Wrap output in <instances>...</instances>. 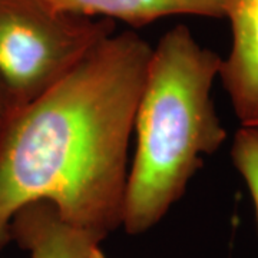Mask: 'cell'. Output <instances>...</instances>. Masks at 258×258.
Wrapping results in <instances>:
<instances>
[{
	"label": "cell",
	"mask_w": 258,
	"mask_h": 258,
	"mask_svg": "<svg viewBox=\"0 0 258 258\" xmlns=\"http://www.w3.org/2000/svg\"><path fill=\"white\" fill-rule=\"evenodd\" d=\"M10 241L26 249L30 258H85L103 238L62 220L47 201L22 207L10 221Z\"/></svg>",
	"instance_id": "cell-5"
},
{
	"label": "cell",
	"mask_w": 258,
	"mask_h": 258,
	"mask_svg": "<svg viewBox=\"0 0 258 258\" xmlns=\"http://www.w3.org/2000/svg\"><path fill=\"white\" fill-rule=\"evenodd\" d=\"M13 112H15V109H13V106L10 103L9 96H8L5 88L0 83V134L3 132V129L6 126V123L9 122Z\"/></svg>",
	"instance_id": "cell-8"
},
{
	"label": "cell",
	"mask_w": 258,
	"mask_h": 258,
	"mask_svg": "<svg viewBox=\"0 0 258 258\" xmlns=\"http://www.w3.org/2000/svg\"><path fill=\"white\" fill-rule=\"evenodd\" d=\"M221 60L182 23L152 47L134 119L137 147L123 204L122 227L131 235L157 225L203 168L204 157L225 142L212 99Z\"/></svg>",
	"instance_id": "cell-2"
},
{
	"label": "cell",
	"mask_w": 258,
	"mask_h": 258,
	"mask_svg": "<svg viewBox=\"0 0 258 258\" xmlns=\"http://www.w3.org/2000/svg\"><path fill=\"white\" fill-rule=\"evenodd\" d=\"M85 258H106V257L103 255V252L99 249V245H95V247L88 252V255H86Z\"/></svg>",
	"instance_id": "cell-9"
},
{
	"label": "cell",
	"mask_w": 258,
	"mask_h": 258,
	"mask_svg": "<svg viewBox=\"0 0 258 258\" xmlns=\"http://www.w3.org/2000/svg\"><path fill=\"white\" fill-rule=\"evenodd\" d=\"M255 125H258V123H255Z\"/></svg>",
	"instance_id": "cell-10"
},
{
	"label": "cell",
	"mask_w": 258,
	"mask_h": 258,
	"mask_svg": "<svg viewBox=\"0 0 258 258\" xmlns=\"http://www.w3.org/2000/svg\"><path fill=\"white\" fill-rule=\"evenodd\" d=\"M115 22L57 10L39 0H0V83L15 111L52 89Z\"/></svg>",
	"instance_id": "cell-3"
},
{
	"label": "cell",
	"mask_w": 258,
	"mask_h": 258,
	"mask_svg": "<svg viewBox=\"0 0 258 258\" xmlns=\"http://www.w3.org/2000/svg\"><path fill=\"white\" fill-rule=\"evenodd\" d=\"M152 47L135 30L98 43L0 134V251L25 205L47 201L103 240L122 225L129 139Z\"/></svg>",
	"instance_id": "cell-1"
},
{
	"label": "cell",
	"mask_w": 258,
	"mask_h": 258,
	"mask_svg": "<svg viewBox=\"0 0 258 258\" xmlns=\"http://www.w3.org/2000/svg\"><path fill=\"white\" fill-rule=\"evenodd\" d=\"M231 159L248 186L258 224V125H241L232 141Z\"/></svg>",
	"instance_id": "cell-7"
},
{
	"label": "cell",
	"mask_w": 258,
	"mask_h": 258,
	"mask_svg": "<svg viewBox=\"0 0 258 258\" xmlns=\"http://www.w3.org/2000/svg\"><path fill=\"white\" fill-rule=\"evenodd\" d=\"M231 49L218 76L241 125L258 123V0H227Z\"/></svg>",
	"instance_id": "cell-4"
},
{
	"label": "cell",
	"mask_w": 258,
	"mask_h": 258,
	"mask_svg": "<svg viewBox=\"0 0 258 258\" xmlns=\"http://www.w3.org/2000/svg\"><path fill=\"white\" fill-rule=\"evenodd\" d=\"M57 10L88 18L122 20L132 28L171 16L224 19L227 0H39Z\"/></svg>",
	"instance_id": "cell-6"
}]
</instances>
